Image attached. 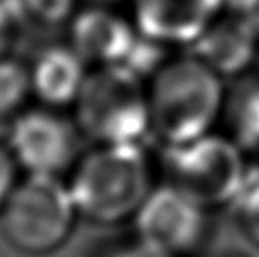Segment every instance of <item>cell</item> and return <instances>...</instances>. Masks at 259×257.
I'll use <instances>...</instances> for the list:
<instances>
[{
    "mask_svg": "<svg viewBox=\"0 0 259 257\" xmlns=\"http://www.w3.org/2000/svg\"><path fill=\"white\" fill-rule=\"evenodd\" d=\"M210 257H244L240 253H233V251H223V253H216V255H210Z\"/></svg>",
    "mask_w": 259,
    "mask_h": 257,
    "instance_id": "44dd1931",
    "label": "cell"
},
{
    "mask_svg": "<svg viewBox=\"0 0 259 257\" xmlns=\"http://www.w3.org/2000/svg\"><path fill=\"white\" fill-rule=\"evenodd\" d=\"M78 131L57 108H29L12 123L8 148L29 174L59 176L78 161Z\"/></svg>",
    "mask_w": 259,
    "mask_h": 257,
    "instance_id": "52a82bcc",
    "label": "cell"
},
{
    "mask_svg": "<svg viewBox=\"0 0 259 257\" xmlns=\"http://www.w3.org/2000/svg\"><path fill=\"white\" fill-rule=\"evenodd\" d=\"M0 2H4V0H0Z\"/></svg>",
    "mask_w": 259,
    "mask_h": 257,
    "instance_id": "603a6c76",
    "label": "cell"
},
{
    "mask_svg": "<svg viewBox=\"0 0 259 257\" xmlns=\"http://www.w3.org/2000/svg\"><path fill=\"white\" fill-rule=\"evenodd\" d=\"M153 186L142 144H97L78 157L68 182L78 214L99 225L133 222Z\"/></svg>",
    "mask_w": 259,
    "mask_h": 257,
    "instance_id": "7a4b0ae2",
    "label": "cell"
},
{
    "mask_svg": "<svg viewBox=\"0 0 259 257\" xmlns=\"http://www.w3.org/2000/svg\"><path fill=\"white\" fill-rule=\"evenodd\" d=\"M242 235L259 248V170H252L237 200L231 204Z\"/></svg>",
    "mask_w": 259,
    "mask_h": 257,
    "instance_id": "9a60e30c",
    "label": "cell"
},
{
    "mask_svg": "<svg viewBox=\"0 0 259 257\" xmlns=\"http://www.w3.org/2000/svg\"><path fill=\"white\" fill-rule=\"evenodd\" d=\"M78 216L68 184L59 176L29 174L0 208V229L15 250L46 255L66 242Z\"/></svg>",
    "mask_w": 259,
    "mask_h": 257,
    "instance_id": "277c9868",
    "label": "cell"
},
{
    "mask_svg": "<svg viewBox=\"0 0 259 257\" xmlns=\"http://www.w3.org/2000/svg\"><path fill=\"white\" fill-rule=\"evenodd\" d=\"M210 210L172 182L155 184L133 218L135 236L170 257L199 250L208 231Z\"/></svg>",
    "mask_w": 259,
    "mask_h": 257,
    "instance_id": "8992f818",
    "label": "cell"
},
{
    "mask_svg": "<svg viewBox=\"0 0 259 257\" xmlns=\"http://www.w3.org/2000/svg\"><path fill=\"white\" fill-rule=\"evenodd\" d=\"M235 12L246 25H250L259 36V0H233Z\"/></svg>",
    "mask_w": 259,
    "mask_h": 257,
    "instance_id": "d6986e66",
    "label": "cell"
},
{
    "mask_svg": "<svg viewBox=\"0 0 259 257\" xmlns=\"http://www.w3.org/2000/svg\"><path fill=\"white\" fill-rule=\"evenodd\" d=\"M229 0H133L138 34L166 50H189L225 14Z\"/></svg>",
    "mask_w": 259,
    "mask_h": 257,
    "instance_id": "ba28073f",
    "label": "cell"
},
{
    "mask_svg": "<svg viewBox=\"0 0 259 257\" xmlns=\"http://www.w3.org/2000/svg\"><path fill=\"white\" fill-rule=\"evenodd\" d=\"M102 257H170V255H166L163 251L153 250V248L146 246L144 242H140V240L135 238L133 242H125L110 248Z\"/></svg>",
    "mask_w": 259,
    "mask_h": 257,
    "instance_id": "ac0fdd59",
    "label": "cell"
},
{
    "mask_svg": "<svg viewBox=\"0 0 259 257\" xmlns=\"http://www.w3.org/2000/svg\"><path fill=\"white\" fill-rule=\"evenodd\" d=\"M32 95L30 68L17 59L0 57V115L19 112Z\"/></svg>",
    "mask_w": 259,
    "mask_h": 257,
    "instance_id": "4fadbf2b",
    "label": "cell"
},
{
    "mask_svg": "<svg viewBox=\"0 0 259 257\" xmlns=\"http://www.w3.org/2000/svg\"><path fill=\"white\" fill-rule=\"evenodd\" d=\"M257 64H259V59H257Z\"/></svg>",
    "mask_w": 259,
    "mask_h": 257,
    "instance_id": "7402d4cb",
    "label": "cell"
},
{
    "mask_svg": "<svg viewBox=\"0 0 259 257\" xmlns=\"http://www.w3.org/2000/svg\"><path fill=\"white\" fill-rule=\"evenodd\" d=\"M17 166L19 164L15 163L10 148L0 146V208L17 186Z\"/></svg>",
    "mask_w": 259,
    "mask_h": 257,
    "instance_id": "2e32d148",
    "label": "cell"
},
{
    "mask_svg": "<svg viewBox=\"0 0 259 257\" xmlns=\"http://www.w3.org/2000/svg\"><path fill=\"white\" fill-rule=\"evenodd\" d=\"M163 168L166 182L182 187L210 212L231 206L252 172L244 151L229 135L220 133L163 148Z\"/></svg>",
    "mask_w": 259,
    "mask_h": 257,
    "instance_id": "5b68a950",
    "label": "cell"
},
{
    "mask_svg": "<svg viewBox=\"0 0 259 257\" xmlns=\"http://www.w3.org/2000/svg\"><path fill=\"white\" fill-rule=\"evenodd\" d=\"M151 136L161 148L214 133L227 102L225 79L191 51L172 55L148 81Z\"/></svg>",
    "mask_w": 259,
    "mask_h": 257,
    "instance_id": "6da1fadb",
    "label": "cell"
},
{
    "mask_svg": "<svg viewBox=\"0 0 259 257\" xmlns=\"http://www.w3.org/2000/svg\"><path fill=\"white\" fill-rule=\"evenodd\" d=\"M74 112L78 128L97 144H142L151 135L148 83L125 64L95 66Z\"/></svg>",
    "mask_w": 259,
    "mask_h": 257,
    "instance_id": "3957f363",
    "label": "cell"
},
{
    "mask_svg": "<svg viewBox=\"0 0 259 257\" xmlns=\"http://www.w3.org/2000/svg\"><path fill=\"white\" fill-rule=\"evenodd\" d=\"M68 36L70 46L93 66L125 64L140 38L133 19L101 4L76 12Z\"/></svg>",
    "mask_w": 259,
    "mask_h": 257,
    "instance_id": "9c48e42d",
    "label": "cell"
},
{
    "mask_svg": "<svg viewBox=\"0 0 259 257\" xmlns=\"http://www.w3.org/2000/svg\"><path fill=\"white\" fill-rule=\"evenodd\" d=\"M19 23L17 15H15L12 2L4 0L0 2V57H4L8 51V46L12 42V36H14L15 25Z\"/></svg>",
    "mask_w": 259,
    "mask_h": 257,
    "instance_id": "e0dca14e",
    "label": "cell"
},
{
    "mask_svg": "<svg viewBox=\"0 0 259 257\" xmlns=\"http://www.w3.org/2000/svg\"><path fill=\"white\" fill-rule=\"evenodd\" d=\"M89 2H91V4H101V6H112L117 0H89Z\"/></svg>",
    "mask_w": 259,
    "mask_h": 257,
    "instance_id": "ffe728a7",
    "label": "cell"
},
{
    "mask_svg": "<svg viewBox=\"0 0 259 257\" xmlns=\"http://www.w3.org/2000/svg\"><path fill=\"white\" fill-rule=\"evenodd\" d=\"M87 66L70 44L44 48L29 66L32 95L48 108L74 106L89 76Z\"/></svg>",
    "mask_w": 259,
    "mask_h": 257,
    "instance_id": "8fae6325",
    "label": "cell"
},
{
    "mask_svg": "<svg viewBox=\"0 0 259 257\" xmlns=\"http://www.w3.org/2000/svg\"><path fill=\"white\" fill-rule=\"evenodd\" d=\"M186 51H191L223 79H237L257 63L259 36L237 14H223Z\"/></svg>",
    "mask_w": 259,
    "mask_h": 257,
    "instance_id": "30bf717a",
    "label": "cell"
},
{
    "mask_svg": "<svg viewBox=\"0 0 259 257\" xmlns=\"http://www.w3.org/2000/svg\"><path fill=\"white\" fill-rule=\"evenodd\" d=\"M19 21L36 23L40 27H53L72 19L76 0H10Z\"/></svg>",
    "mask_w": 259,
    "mask_h": 257,
    "instance_id": "5bb4252c",
    "label": "cell"
},
{
    "mask_svg": "<svg viewBox=\"0 0 259 257\" xmlns=\"http://www.w3.org/2000/svg\"><path fill=\"white\" fill-rule=\"evenodd\" d=\"M227 135L246 157H259V70L237 78L223 110Z\"/></svg>",
    "mask_w": 259,
    "mask_h": 257,
    "instance_id": "7c38bea8",
    "label": "cell"
}]
</instances>
